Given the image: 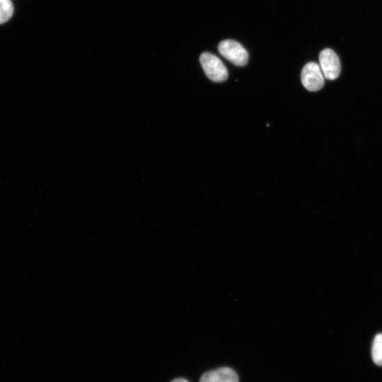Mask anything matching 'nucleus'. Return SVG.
<instances>
[{
	"label": "nucleus",
	"mask_w": 382,
	"mask_h": 382,
	"mask_svg": "<svg viewBox=\"0 0 382 382\" xmlns=\"http://www.w3.org/2000/svg\"><path fill=\"white\" fill-rule=\"evenodd\" d=\"M371 356L376 364L382 366V333L376 335L374 339L371 347Z\"/></svg>",
	"instance_id": "423d86ee"
},
{
	"label": "nucleus",
	"mask_w": 382,
	"mask_h": 382,
	"mask_svg": "<svg viewBox=\"0 0 382 382\" xmlns=\"http://www.w3.org/2000/svg\"><path fill=\"white\" fill-rule=\"evenodd\" d=\"M219 53L233 64L242 66L247 64L248 54L238 42L232 40L221 41L218 47Z\"/></svg>",
	"instance_id": "f03ea898"
},
{
	"label": "nucleus",
	"mask_w": 382,
	"mask_h": 382,
	"mask_svg": "<svg viewBox=\"0 0 382 382\" xmlns=\"http://www.w3.org/2000/svg\"><path fill=\"white\" fill-rule=\"evenodd\" d=\"M320 67L325 78L333 80L337 79L341 70L338 56L331 49L326 48L319 54Z\"/></svg>",
	"instance_id": "20e7f679"
},
{
	"label": "nucleus",
	"mask_w": 382,
	"mask_h": 382,
	"mask_svg": "<svg viewBox=\"0 0 382 382\" xmlns=\"http://www.w3.org/2000/svg\"><path fill=\"white\" fill-rule=\"evenodd\" d=\"M200 64L207 77L214 82H222L228 78V71L216 56L203 52L199 57Z\"/></svg>",
	"instance_id": "f257e3e1"
},
{
	"label": "nucleus",
	"mask_w": 382,
	"mask_h": 382,
	"mask_svg": "<svg viewBox=\"0 0 382 382\" xmlns=\"http://www.w3.org/2000/svg\"><path fill=\"white\" fill-rule=\"evenodd\" d=\"M171 382H188L186 379L184 378H175V380L172 381Z\"/></svg>",
	"instance_id": "6e6552de"
},
{
	"label": "nucleus",
	"mask_w": 382,
	"mask_h": 382,
	"mask_svg": "<svg viewBox=\"0 0 382 382\" xmlns=\"http://www.w3.org/2000/svg\"><path fill=\"white\" fill-rule=\"evenodd\" d=\"M303 86L310 91L321 89L324 85V76L320 66L316 62H308L303 68L301 74Z\"/></svg>",
	"instance_id": "7ed1b4c3"
},
{
	"label": "nucleus",
	"mask_w": 382,
	"mask_h": 382,
	"mask_svg": "<svg viewBox=\"0 0 382 382\" xmlns=\"http://www.w3.org/2000/svg\"><path fill=\"white\" fill-rule=\"evenodd\" d=\"M13 13V5L10 0H0V24L8 21Z\"/></svg>",
	"instance_id": "0eeeda50"
},
{
	"label": "nucleus",
	"mask_w": 382,
	"mask_h": 382,
	"mask_svg": "<svg viewBox=\"0 0 382 382\" xmlns=\"http://www.w3.org/2000/svg\"><path fill=\"white\" fill-rule=\"evenodd\" d=\"M199 382H238V376L231 368L221 367L204 373Z\"/></svg>",
	"instance_id": "39448f33"
}]
</instances>
